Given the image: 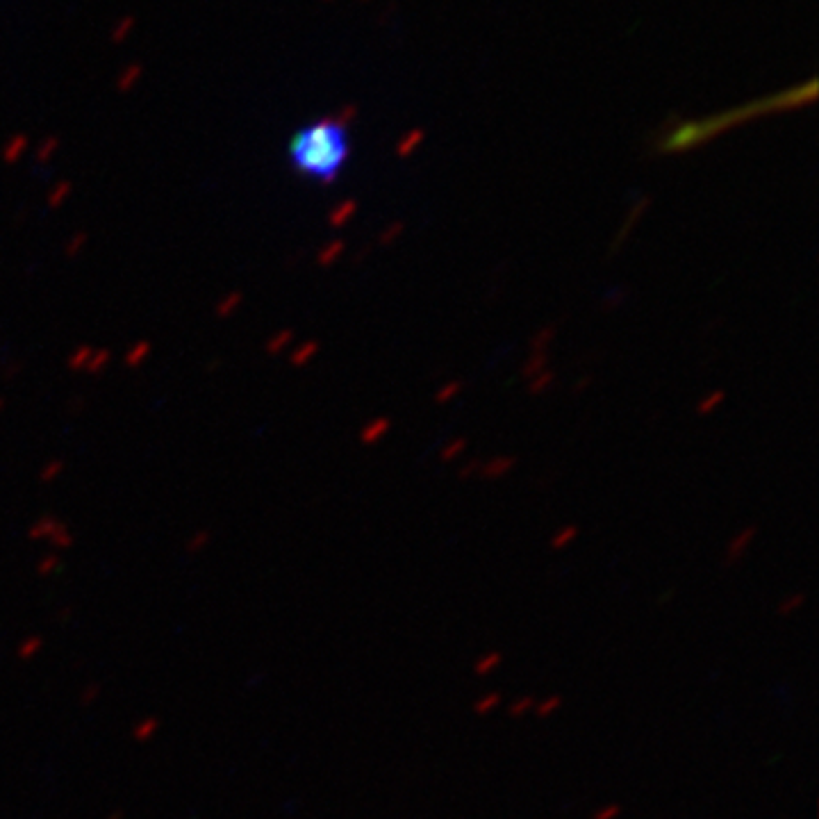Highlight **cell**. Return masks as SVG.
Wrapping results in <instances>:
<instances>
[{
  "mask_svg": "<svg viewBox=\"0 0 819 819\" xmlns=\"http://www.w3.org/2000/svg\"><path fill=\"white\" fill-rule=\"evenodd\" d=\"M348 128L335 118H321L299 130L289 141L291 167L301 176L316 182H333L340 178L348 162Z\"/></svg>",
  "mask_w": 819,
  "mask_h": 819,
  "instance_id": "obj_1",
  "label": "cell"
},
{
  "mask_svg": "<svg viewBox=\"0 0 819 819\" xmlns=\"http://www.w3.org/2000/svg\"><path fill=\"white\" fill-rule=\"evenodd\" d=\"M501 660H503V655H501L498 651H487L485 655H480V658L474 662V672L478 676H487L498 667Z\"/></svg>",
  "mask_w": 819,
  "mask_h": 819,
  "instance_id": "obj_2",
  "label": "cell"
},
{
  "mask_svg": "<svg viewBox=\"0 0 819 819\" xmlns=\"http://www.w3.org/2000/svg\"><path fill=\"white\" fill-rule=\"evenodd\" d=\"M501 706V692H485L483 696L478 698V701L474 703V713L476 715H480V717H485V715H489V713H494V710Z\"/></svg>",
  "mask_w": 819,
  "mask_h": 819,
  "instance_id": "obj_3",
  "label": "cell"
},
{
  "mask_svg": "<svg viewBox=\"0 0 819 819\" xmlns=\"http://www.w3.org/2000/svg\"><path fill=\"white\" fill-rule=\"evenodd\" d=\"M562 706V696L560 694H549L544 698V701H540V703H535V715H537L540 719H544V717H551L555 710H558Z\"/></svg>",
  "mask_w": 819,
  "mask_h": 819,
  "instance_id": "obj_4",
  "label": "cell"
},
{
  "mask_svg": "<svg viewBox=\"0 0 819 819\" xmlns=\"http://www.w3.org/2000/svg\"><path fill=\"white\" fill-rule=\"evenodd\" d=\"M803 603H806V596H803V594H792V596H788L785 601H781V606H779L776 613H779L781 617H790V615H794L796 610H799Z\"/></svg>",
  "mask_w": 819,
  "mask_h": 819,
  "instance_id": "obj_5",
  "label": "cell"
},
{
  "mask_svg": "<svg viewBox=\"0 0 819 819\" xmlns=\"http://www.w3.org/2000/svg\"><path fill=\"white\" fill-rule=\"evenodd\" d=\"M535 708V698L533 696H519V698H515V701L510 703V717H523V715H528L530 710Z\"/></svg>",
  "mask_w": 819,
  "mask_h": 819,
  "instance_id": "obj_6",
  "label": "cell"
},
{
  "mask_svg": "<svg viewBox=\"0 0 819 819\" xmlns=\"http://www.w3.org/2000/svg\"><path fill=\"white\" fill-rule=\"evenodd\" d=\"M619 815H621L619 803H606V806H601L598 810H594L592 819H617Z\"/></svg>",
  "mask_w": 819,
  "mask_h": 819,
  "instance_id": "obj_7",
  "label": "cell"
},
{
  "mask_svg": "<svg viewBox=\"0 0 819 819\" xmlns=\"http://www.w3.org/2000/svg\"><path fill=\"white\" fill-rule=\"evenodd\" d=\"M749 537H751V533H745L742 535V537L733 544V549H730V560H735L737 555L745 551V546H747V542H749Z\"/></svg>",
  "mask_w": 819,
  "mask_h": 819,
  "instance_id": "obj_8",
  "label": "cell"
},
{
  "mask_svg": "<svg viewBox=\"0 0 819 819\" xmlns=\"http://www.w3.org/2000/svg\"><path fill=\"white\" fill-rule=\"evenodd\" d=\"M572 537H574V528H567V530H562V533L558 535V537H555V542H553V544H555V546H564V544L569 542Z\"/></svg>",
  "mask_w": 819,
  "mask_h": 819,
  "instance_id": "obj_9",
  "label": "cell"
},
{
  "mask_svg": "<svg viewBox=\"0 0 819 819\" xmlns=\"http://www.w3.org/2000/svg\"><path fill=\"white\" fill-rule=\"evenodd\" d=\"M130 28H133V18H126L123 23H121V28H118L116 32H114V37L116 39H123V35H126V30L130 32Z\"/></svg>",
  "mask_w": 819,
  "mask_h": 819,
  "instance_id": "obj_10",
  "label": "cell"
}]
</instances>
